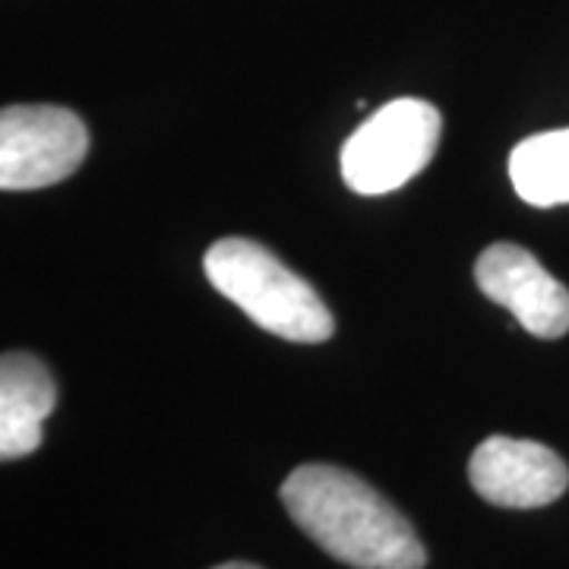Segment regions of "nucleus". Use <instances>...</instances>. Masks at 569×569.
I'll return each instance as SVG.
<instances>
[{
  "instance_id": "obj_1",
  "label": "nucleus",
  "mask_w": 569,
  "mask_h": 569,
  "mask_svg": "<svg viewBox=\"0 0 569 569\" xmlns=\"http://www.w3.org/2000/svg\"><path fill=\"white\" fill-rule=\"evenodd\" d=\"M295 526L329 557L355 569H425V545L406 516L365 478L346 468L310 462L282 485Z\"/></svg>"
},
{
  "instance_id": "obj_2",
  "label": "nucleus",
  "mask_w": 569,
  "mask_h": 569,
  "mask_svg": "<svg viewBox=\"0 0 569 569\" xmlns=\"http://www.w3.org/2000/svg\"><path fill=\"white\" fill-rule=\"evenodd\" d=\"M206 279L253 323L288 339L317 346L336 332V320L317 288L250 238H222L206 250Z\"/></svg>"
},
{
  "instance_id": "obj_3",
  "label": "nucleus",
  "mask_w": 569,
  "mask_h": 569,
  "mask_svg": "<svg viewBox=\"0 0 569 569\" xmlns=\"http://www.w3.org/2000/svg\"><path fill=\"white\" fill-rule=\"evenodd\" d=\"M443 133V118L430 102L396 99L373 111L342 146V178L365 197H380L406 187L433 159Z\"/></svg>"
},
{
  "instance_id": "obj_4",
  "label": "nucleus",
  "mask_w": 569,
  "mask_h": 569,
  "mask_svg": "<svg viewBox=\"0 0 569 569\" xmlns=\"http://www.w3.org/2000/svg\"><path fill=\"white\" fill-rule=\"evenodd\" d=\"M89 152L80 114L58 104H10L0 114V187L41 190L67 181Z\"/></svg>"
},
{
  "instance_id": "obj_5",
  "label": "nucleus",
  "mask_w": 569,
  "mask_h": 569,
  "mask_svg": "<svg viewBox=\"0 0 569 569\" xmlns=\"http://www.w3.org/2000/svg\"><path fill=\"white\" fill-rule=\"evenodd\" d=\"M475 282L535 339H560L569 332V288L526 247L490 244L475 260Z\"/></svg>"
},
{
  "instance_id": "obj_6",
  "label": "nucleus",
  "mask_w": 569,
  "mask_h": 569,
  "mask_svg": "<svg viewBox=\"0 0 569 569\" xmlns=\"http://www.w3.org/2000/svg\"><path fill=\"white\" fill-rule=\"evenodd\" d=\"M468 481L493 507L538 509L567 493L569 466L545 443L497 433L471 452Z\"/></svg>"
},
{
  "instance_id": "obj_7",
  "label": "nucleus",
  "mask_w": 569,
  "mask_h": 569,
  "mask_svg": "<svg viewBox=\"0 0 569 569\" xmlns=\"http://www.w3.org/2000/svg\"><path fill=\"white\" fill-rule=\"evenodd\" d=\"M58 383L29 351H7L0 361V459L13 462L41 447V425L54 411Z\"/></svg>"
},
{
  "instance_id": "obj_8",
  "label": "nucleus",
  "mask_w": 569,
  "mask_h": 569,
  "mask_svg": "<svg viewBox=\"0 0 569 569\" xmlns=\"http://www.w3.org/2000/svg\"><path fill=\"white\" fill-rule=\"evenodd\" d=\"M509 178L526 203H569V127L519 142L509 156Z\"/></svg>"
},
{
  "instance_id": "obj_9",
  "label": "nucleus",
  "mask_w": 569,
  "mask_h": 569,
  "mask_svg": "<svg viewBox=\"0 0 569 569\" xmlns=\"http://www.w3.org/2000/svg\"><path fill=\"white\" fill-rule=\"evenodd\" d=\"M212 569H263V567H257V563H244V560H231V563H222V567H212Z\"/></svg>"
}]
</instances>
